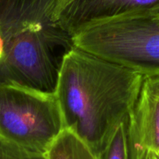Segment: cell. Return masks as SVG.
I'll return each instance as SVG.
<instances>
[{"label": "cell", "mask_w": 159, "mask_h": 159, "mask_svg": "<svg viewBox=\"0 0 159 159\" xmlns=\"http://www.w3.org/2000/svg\"><path fill=\"white\" fill-rule=\"evenodd\" d=\"M143 77L74 46L62 60L55 91L64 129L98 156L132 111Z\"/></svg>", "instance_id": "6da1fadb"}, {"label": "cell", "mask_w": 159, "mask_h": 159, "mask_svg": "<svg viewBox=\"0 0 159 159\" xmlns=\"http://www.w3.org/2000/svg\"><path fill=\"white\" fill-rule=\"evenodd\" d=\"M58 0H0V84L55 93L72 34L56 16Z\"/></svg>", "instance_id": "7a4b0ae2"}, {"label": "cell", "mask_w": 159, "mask_h": 159, "mask_svg": "<svg viewBox=\"0 0 159 159\" xmlns=\"http://www.w3.org/2000/svg\"><path fill=\"white\" fill-rule=\"evenodd\" d=\"M75 47L134 70L159 76V18L129 14L89 24L72 34Z\"/></svg>", "instance_id": "3957f363"}, {"label": "cell", "mask_w": 159, "mask_h": 159, "mask_svg": "<svg viewBox=\"0 0 159 159\" xmlns=\"http://www.w3.org/2000/svg\"><path fill=\"white\" fill-rule=\"evenodd\" d=\"M63 129L55 93L0 84V138L45 154Z\"/></svg>", "instance_id": "277c9868"}, {"label": "cell", "mask_w": 159, "mask_h": 159, "mask_svg": "<svg viewBox=\"0 0 159 159\" xmlns=\"http://www.w3.org/2000/svg\"><path fill=\"white\" fill-rule=\"evenodd\" d=\"M127 137L130 159H159V76L143 77Z\"/></svg>", "instance_id": "5b68a950"}, {"label": "cell", "mask_w": 159, "mask_h": 159, "mask_svg": "<svg viewBox=\"0 0 159 159\" xmlns=\"http://www.w3.org/2000/svg\"><path fill=\"white\" fill-rule=\"evenodd\" d=\"M159 7V0H74L59 15L64 27L73 34L89 24L140 13Z\"/></svg>", "instance_id": "8992f818"}, {"label": "cell", "mask_w": 159, "mask_h": 159, "mask_svg": "<svg viewBox=\"0 0 159 159\" xmlns=\"http://www.w3.org/2000/svg\"><path fill=\"white\" fill-rule=\"evenodd\" d=\"M45 156L47 159H98L84 141L66 129L56 137Z\"/></svg>", "instance_id": "52a82bcc"}, {"label": "cell", "mask_w": 159, "mask_h": 159, "mask_svg": "<svg viewBox=\"0 0 159 159\" xmlns=\"http://www.w3.org/2000/svg\"><path fill=\"white\" fill-rule=\"evenodd\" d=\"M127 119L128 117L117 126L105 148L97 156L98 159H130L128 146Z\"/></svg>", "instance_id": "ba28073f"}, {"label": "cell", "mask_w": 159, "mask_h": 159, "mask_svg": "<svg viewBox=\"0 0 159 159\" xmlns=\"http://www.w3.org/2000/svg\"><path fill=\"white\" fill-rule=\"evenodd\" d=\"M0 159H47L45 154L30 152L0 138Z\"/></svg>", "instance_id": "9c48e42d"}, {"label": "cell", "mask_w": 159, "mask_h": 159, "mask_svg": "<svg viewBox=\"0 0 159 159\" xmlns=\"http://www.w3.org/2000/svg\"><path fill=\"white\" fill-rule=\"evenodd\" d=\"M74 0H58L57 5H56V16L59 18V15L61 12L64 10L66 7H68L71 2H73Z\"/></svg>", "instance_id": "30bf717a"}, {"label": "cell", "mask_w": 159, "mask_h": 159, "mask_svg": "<svg viewBox=\"0 0 159 159\" xmlns=\"http://www.w3.org/2000/svg\"><path fill=\"white\" fill-rule=\"evenodd\" d=\"M132 14H143V15H150V16H156V17L159 18V7H154V8L151 9L149 10H147L144 12H140V13H132ZM129 15V14H127ZM125 16V15H124Z\"/></svg>", "instance_id": "8fae6325"}]
</instances>
